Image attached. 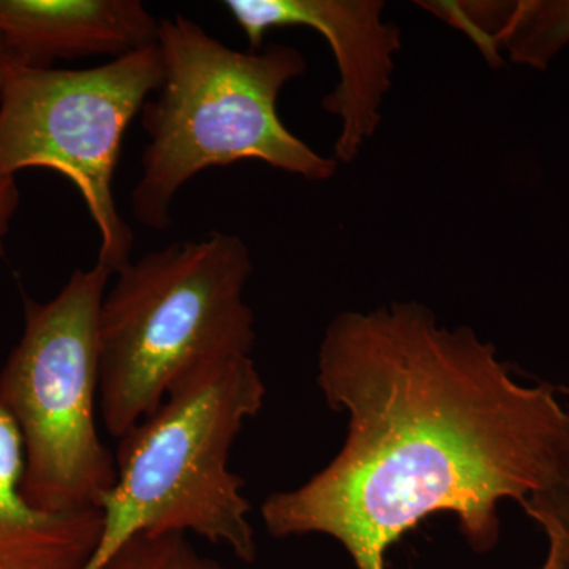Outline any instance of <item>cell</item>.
<instances>
[{
    "instance_id": "cell-3",
    "label": "cell",
    "mask_w": 569,
    "mask_h": 569,
    "mask_svg": "<svg viewBox=\"0 0 569 569\" xmlns=\"http://www.w3.org/2000/svg\"><path fill=\"white\" fill-rule=\"evenodd\" d=\"M252 274L249 247L220 231L153 250L116 272L97 332L99 413L112 438L206 367L252 356Z\"/></svg>"
},
{
    "instance_id": "cell-13",
    "label": "cell",
    "mask_w": 569,
    "mask_h": 569,
    "mask_svg": "<svg viewBox=\"0 0 569 569\" xmlns=\"http://www.w3.org/2000/svg\"><path fill=\"white\" fill-rule=\"evenodd\" d=\"M552 26L557 39L561 43H569V0H559L553 6L552 11Z\"/></svg>"
},
{
    "instance_id": "cell-8",
    "label": "cell",
    "mask_w": 569,
    "mask_h": 569,
    "mask_svg": "<svg viewBox=\"0 0 569 569\" xmlns=\"http://www.w3.org/2000/svg\"><path fill=\"white\" fill-rule=\"evenodd\" d=\"M159 26L140 0H0V40L26 69L121 58L157 44Z\"/></svg>"
},
{
    "instance_id": "cell-10",
    "label": "cell",
    "mask_w": 569,
    "mask_h": 569,
    "mask_svg": "<svg viewBox=\"0 0 569 569\" xmlns=\"http://www.w3.org/2000/svg\"><path fill=\"white\" fill-rule=\"evenodd\" d=\"M522 507L548 539L546 559L537 569H569V452Z\"/></svg>"
},
{
    "instance_id": "cell-6",
    "label": "cell",
    "mask_w": 569,
    "mask_h": 569,
    "mask_svg": "<svg viewBox=\"0 0 569 569\" xmlns=\"http://www.w3.org/2000/svg\"><path fill=\"white\" fill-rule=\"evenodd\" d=\"M162 74L153 44L91 69L13 67L0 96V173L66 176L99 231L97 264L112 276L132 261L134 242L114 198L122 141Z\"/></svg>"
},
{
    "instance_id": "cell-4",
    "label": "cell",
    "mask_w": 569,
    "mask_h": 569,
    "mask_svg": "<svg viewBox=\"0 0 569 569\" xmlns=\"http://www.w3.org/2000/svg\"><path fill=\"white\" fill-rule=\"evenodd\" d=\"M264 395L252 356L228 359L183 381L119 438L114 486L100 509L102 535L82 569L102 568L138 535L159 533H192L253 561L250 503L230 456Z\"/></svg>"
},
{
    "instance_id": "cell-11",
    "label": "cell",
    "mask_w": 569,
    "mask_h": 569,
    "mask_svg": "<svg viewBox=\"0 0 569 569\" xmlns=\"http://www.w3.org/2000/svg\"><path fill=\"white\" fill-rule=\"evenodd\" d=\"M100 569H227L198 552L187 535H138L121 546Z\"/></svg>"
},
{
    "instance_id": "cell-12",
    "label": "cell",
    "mask_w": 569,
    "mask_h": 569,
    "mask_svg": "<svg viewBox=\"0 0 569 569\" xmlns=\"http://www.w3.org/2000/svg\"><path fill=\"white\" fill-rule=\"evenodd\" d=\"M18 206H20V189H18L17 176L0 173V254H3L6 249V239Z\"/></svg>"
},
{
    "instance_id": "cell-2",
    "label": "cell",
    "mask_w": 569,
    "mask_h": 569,
    "mask_svg": "<svg viewBox=\"0 0 569 569\" xmlns=\"http://www.w3.org/2000/svg\"><path fill=\"white\" fill-rule=\"evenodd\" d=\"M157 47L163 74L140 112L149 141L132 192L138 222L167 230L176 194L213 167L257 160L307 181L336 174V160L291 133L277 110L284 86L307 70L296 48L236 51L182 14L160 20Z\"/></svg>"
},
{
    "instance_id": "cell-9",
    "label": "cell",
    "mask_w": 569,
    "mask_h": 569,
    "mask_svg": "<svg viewBox=\"0 0 569 569\" xmlns=\"http://www.w3.org/2000/svg\"><path fill=\"white\" fill-rule=\"evenodd\" d=\"M20 430L0 403V569H82L102 535V511L54 515L22 493Z\"/></svg>"
},
{
    "instance_id": "cell-1",
    "label": "cell",
    "mask_w": 569,
    "mask_h": 569,
    "mask_svg": "<svg viewBox=\"0 0 569 569\" xmlns=\"http://www.w3.org/2000/svg\"><path fill=\"white\" fill-rule=\"evenodd\" d=\"M318 387L348 415L339 455L261 505L276 538L325 535L356 569L437 515L489 552L498 508L541 489L569 451V411L550 385H522L473 329L438 325L418 302L342 312L326 329Z\"/></svg>"
},
{
    "instance_id": "cell-14",
    "label": "cell",
    "mask_w": 569,
    "mask_h": 569,
    "mask_svg": "<svg viewBox=\"0 0 569 569\" xmlns=\"http://www.w3.org/2000/svg\"><path fill=\"white\" fill-rule=\"evenodd\" d=\"M13 61H11L9 51L3 47L2 40H0V96H2L6 82L9 80L11 69H13Z\"/></svg>"
},
{
    "instance_id": "cell-7",
    "label": "cell",
    "mask_w": 569,
    "mask_h": 569,
    "mask_svg": "<svg viewBox=\"0 0 569 569\" xmlns=\"http://www.w3.org/2000/svg\"><path fill=\"white\" fill-rule=\"evenodd\" d=\"M223 9L244 32L252 51L272 29L309 28L335 54L339 82L323 99L325 111L342 122L335 144L337 163H351L377 133L381 108L392 88L396 54L402 50L397 26L383 20L380 0H227Z\"/></svg>"
},
{
    "instance_id": "cell-5",
    "label": "cell",
    "mask_w": 569,
    "mask_h": 569,
    "mask_svg": "<svg viewBox=\"0 0 569 569\" xmlns=\"http://www.w3.org/2000/svg\"><path fill=\"white\" fill-rule=\"evenodd\" d=\"M112 274L77 269L47 302L24 296V326L0 369V403L21 433L22 493L54 515L102 509L116 456L100 438L99 313Z\"/></svg>"
}]
</instances>
